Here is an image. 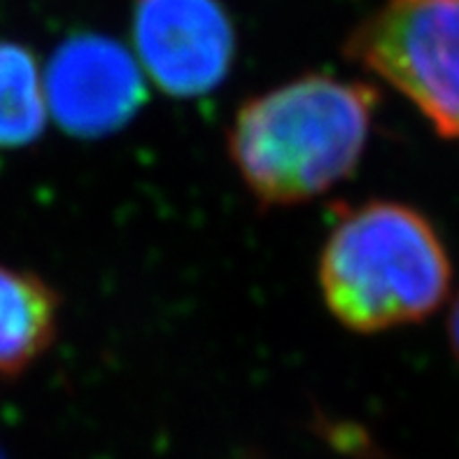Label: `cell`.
<instances>
[{
  "label": "cell",
  "mask_w": 459,
  "mask_h": 459,
  "mask_svg": "<svg viewBox=\"0 0 459 459\" xmlns=\"http://www.w3.org/2000/svg\"><path fill=\"white\" fill-rule=\"evenodd\" d=\"M345 56L459 143V0H385L350 33Z\"/></svg>",
  "instance_id": "cell-3"
},
{
  "label": "cell",
  "mask_w": 459,
  "mask_h": 459,
  "mask_svg": "<svg viewBox=\"0 0 459 459\" xmlns=\"http://www.w3.org/2000/svg\"><path fill=\"white\" fill-rule=\"evenodd\" d=\"M140 68L178 99L220 87L236 56V29L220 0H134Z\"/></svg>",
  "instance_id": "cell-4"
},
{
  "label": "cell",
  "mask_w": 459,
  "mask_h": 459,
  "mask_svg": "<svg viewBox=\"0 0 459 459\" xmlns=\"http://www.w3.org/2000/svg\"><path fill=\"white\" fill-rule=\"evenodd\" d=\"M376 108L364 82L308 73L240 105L229 154L259 204H306L355 173Z\"/></svg>",
  "instance_id": "cell-1"
},
{
  "label": "cell",
  "mask_w": 459,
  "mask_h": 459,
  "mask_svg": "<svg viewBox=\"0 0 459 459\" xmlns=\"http://www.w3.org/2000/svg\"><path fill=\"white\" fill-rule=\"evenodd\" d=\"M58 322V297L38 275L0 266V376H17L45 355Z\"/></svg>",
  "instance_id": "cell-6"
},
{
  "label": "cell",
  "mask_w": 459,
  "mask_h": 459,
  "mask_svg": "<svg viewBox=\"0 0 459 459\" xmlns=\"http://www.w3.org/2000/svg\"><path fill=\"white\" fill-rule=\"evenodd\" d=\"M448 333H450V348H453L455 357H457V361H459V297H457V301H455L453 310H450Z\"/></svg>",
  "instance_id": "cell-8"
},
{
  "label": "cell",
  "mask_w": 459,
  "mask_h": 459,
  "mask_svg": "<svg viewBox=\"0 0 459 459\" xmlns=\"http://www.w3.org/2000/svg\"><path fill=\"white\" fill-rule=\"evenodd\" d=\"M45 77L19 42L0 40V150H17L40 138L47 124Z\"/></svg>",
  "instance_id": "cell-7"
},
{
  "label": "cell",
  "mask_w": 459,
  "mask_h": 459,
  "mask_svg": "<svg viewBox=\"0 0 459 459\" xmlns=\"http://www.w3.org/2000/svg\"><path fill=\"white\" fill-rule=\"evenodd\" d=\"M42 77L47 108L77 138H100L126 126L145 103L138 58L108 35L80 33L61 42Z\"/></svg>",
  "instance_id": "cell-5"
},
{
  "label": "cell",
  "mask_w": 459,
  "mask_h": 459,
  "mask_svg": "<svg viewBox=\"0 0 459 459\" xmlns=\"http://www.w3.org/2000/svg\"><path fill=\"white\" fill-rule=\"evenodd\" d=\"M317 275L329 313L357 333L427 320L453 285L437 229L422 212L394 201L348 210L322 247Z\"/></svg>",
  "instance_id": "cell-2"
}]
</instances>
